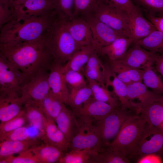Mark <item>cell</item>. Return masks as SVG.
Returning a JSON list of instances; mask_svg holds the SVG:
<instances>
[{
	"label": "cell",
	"instance_id": "cell-30",
	"mask_svg": "<svg viewBox=\"0 0 163 163\" xmlns=\"http://www.w3.org/2000/svg\"><path fill=\"white\" fill-rule=\"evenodd\" d=\"M27 123L38 129L41 137L44 134L43 123L45 117L39 105L30 100H27L23 108Z\"/></svg>",
	"mask_w": 163,
	"mask_h": 163
},
{
	"label": "cell",
	"instance_id": "cell-32",
	"mask_svg": "<svg viewBox=\"0 0 163 163\" xmlns=\"http://www.w3.org/2000/svg\"><path fill=\"white\" fill-rule=\"evenodd\" d=\"M96 50L93 52L85 65L84 74L85 77L98 83L104 84V67Z\"/></svg>",
	"mask_w": 163,
	"mask_h": 163
},
{
	"label": "cell",
	"instance_id": "cell-23",
	"mask_svg": "<svg viewBox=\"0 0 163 163\" xmlns=\"http://www.w3.org/2000/svg\"><path fill=\"white\" fill-rule=\"evenodd\" d=\"M41 140L40 138H35L24 141H0V159L31 149L40 144Z\"/></svg>",
	"mask_w": 163,
	"mask_h": 163
},
{
	"label": "cell",
	"instance_id": "cell-16",
	"mask_svg": "<svg viewBox=\"0 0 163 163\" xmlns=\"http://www.w3.org/2000/svg\"><path fill=\"white\" fill-rule=\"evenodd\" d=\"M55 8L53 0H26L14 8V18L39 17L52 12Z\"/></svg>",
	"mask_w": 163,
	"mask_h": 163
},
{
	"label": "cell",
	"instance_id": "cell-41",
	"mask_svg": "<svg viewBox=\"0 0 163 163\" xmlns=\"http://www.w3.org/2000/svg\"><path fill=\"white\" fill-rule=\"evenodd\" d=\"M63 73L66 84L71 88H80L88 86L83 75L80 71L69 70Z\"/></svg>",
	"mask_w": 163,
	"mask_h": 163
},
{
	"label": "cell",
	"instance_id": "cell-6",
	"mask_svg": "<svg viewBox=\"0 0 163 163\" xmlns=\"http://www.w3.org/2000/svg\"><path fill=\"white\" fill-rule=\"evenodd\" d=\"M25 82L23 74L0 53V98L22 97L21 87Z\"/></svg>",
	"mask_w": 163,
	"mask_h": 163
},
{
	"label": "cell",
	"instance_id": "cell-45",
	"mask_svg": "<svg viewBox=\"0 0 163 163\" xmlns=\"http://www.w3.org/2000/svg\"><path fill=\"white\" fill-rule=\"evenodd\" d=\"M109 3L123 9L129 14L140 8L136 5L132 0H105Z\"/></svg>",
	"mask_w": 163,
	"mask_h": 163
},
{
	"label": "cell",
	"instance_id": "cell-40",
	"mask_svg": "<svg viewBox=\"0 0 163 163\" xmlns=\"http://www.w3.org/2000/svg\"><path fill=\"white\" fill-rule=\"evenodd\" d=\"M57 14L67 19L74 18L75 0H53Z\"/></svg>",
	"mask_w": 163,
	"mask_h": 163
},
{
	"label": "cell",
	"instance_id": "cell-22",
	"mask_svg": "<svg viewBox=\"0 0 163 163\" xmlns=\"http://www.w3.org/2000/svg\"><path fill=\"white\" fill-rule=\"evenodd\" d=\"M133 43L134 41L131 38L122 36L97 51L99 54L107 57L109 61H116L124 56L130 45Z\"/></svg>",
	"mask_w": 163,
	"mask_h": 163
},
{
	"label": "cell",
	"instance_id": "cell-43",
	"mask_svg": "<svg viewBox=\"0 0 163 163\" xmlns=\"http://www.w3.org/2000/svg\"><path fill=\"white\" fill-rule=\"evenodd\" d=\"M0 163H41L35 157L31 149L18 154L0 159Z\"/></svg>",
	"mask_w": 163,
	"mask_h": 163
},
{
	"label": "cell",
	"instance_id": "cell-35",
	"mask_svg": "<svg viewBox=\"0 0 163 163\" xmlns=\"http://www.w3.org/2000/svg\"><path fill=\"white\" fill-rule=\"evenodd\" d=\"M105 0H75L74 18L93 15Z\"/></svg>",
	"mask_w": 163,
	"mask_h": 163
},
{
	"label": "cell",
	"instance_id": "cell-20",
	"mask_svg": "<svg viewBox=\"0 0 163 163\" xmlns=\"http://www.w3.org/2000/svg\"><path fill=\"white\" fill-rule=\"evenodd\" d=\"M129 14L130 38L133 40L134 43L157 29L152 23L144 18L141 8Z\"/></svg>",
	"mask_w": 163,
	"mask_h": 163
},
{
	"label": "cell",
	"instance_id": "cell-5",
	"mask_svg": "<svg viewBox=\"0 0 163 163\" xmlns=\"http://www.w3.org/2000/svg\"><path fill=\"white\" fill-rule=\"evenodd\" d=\"M136 114H138L120 106L101 119L92 122L103 148L107 147L114 139L124 122Z\"/></svg>",
	"mask_w": 163,
	"mask_h": 163
},
{
	"label": "cell",
	"instance_id": "cell-4",
	"mask_svg": "<svg viewBox=\"0 0 163 163\" xmlns=\"http://www.w3.org/2000/svg\"><path fill=\"white\" fill-rule=\"evenodd\" d=\"M145 123L139 114L129 117L123 123L114 139L105 148L118 152L129 160L134 158Z\"/></svg>",
	"mask_w": 163,
	"mask_h": 163
},
{
	"label": "cell",
	"instance_id": "cell-36",
	"mask_svg": "<svg viewBox=\"0 0 163 163\" xmlns=\"http://www.w3.org/2000/svg\"><path fill=\"white\" fill-rule=\"evenodd\" d=\"M92 96L91 89L89 86L78 88H71L66 104L72 110L76 109Z\"/></svg>",
	"mask_w": 163,
	"mask_h": 163
},
{
	"label": "cell",
	"instance_id": "cell-18",
	"mask_svg": "<svg viewBox=\"0 0 163 163\" xmlns=\"http://www.w3.org/2000/svg\"><path fill=\"white\" fill-rule=\"evenodd\" d=\"M127 90L129 100L139 109L159 100L163 95L149 90L142 82L127 85Z\"/></svg>",
	"mask_w": 163,
	"mask_h": 163
},
{
	"label": "cell",
	"instance_id": "cell-48",
	"mask_svg": "<svg viewBox=\"0 0 163 163\" xmlns=\"http://www.w3.org/2000/svg\"><path fill=\"white\" fill-rule=\"evenodd\" d=\"M147 17L150 21L152 23L158 30L163 33V16L156 14L153 15L148 13Z\"/></svg>",
	"mask_w": 163,
	"mask_h": 163
},
{
	"label": "cell",
	"instance_id": "cell-1",
	"mask_svg": "<svg viewBox=\"0 0 163 163\" xmlns=\"http://www.w3.org/2000/svg\"><path fill=\"white\" fill-rule=\"evenodd\" d=\"M0 53L23 74L25 83L42 72L49 71L54 61L43 36L33 41L0 44Z\"/></svg>",
	"mask_w": 163,
	"mask_h": 163
},
{
	"label": "cell",
	"instance_id": "cell-9",
	"mask_svg": "<svg viewBox=\"0 0 163 163\" xmlns=\"http://www.w3.org/2000/svg\"><path fill=\"white\" fill-rule=\"evenodd\" d=\"M163 153V130L145 123L135 158L138 159L146 154Z\"/></svg>",
	"mask_w": 163,
	"mask_h": 163
},
{
	"label": "cell",
	"instance_id": "cell-14",
	"mask_svg": "<svg viewBox=\"0 0 163 163\" xmlns=\"http://www.w3.org/2000/svg\"><path fill=\"white\" fill-rule=\"evenodd\" d=\"M60 17L79 47L95 45L90 25L85 19L81 17L69 20Z\"/></svg>",
	"mask_w": 163,
	"mask_h": 163
},
{
	"label": "cell",
	"instance_id": "cell-24",
	"mask_svg": "<svg viewBox=\"0 0 163 163\" xmlns=\"http://www.w3.org/2000/svg\"><path fill=\"white\" fill-rule=\"evenodd\" d=\"M138 114L144 118L146 124L160 128L163 122V94L159 100L141 108Z\"/></svg>",
	"mask_w": 163,
	"mask_h": 163
},
{
	"label": "cell",
	"instance_id": "cell-51",
	"mask_svg": "<svg viewBox=\"0 0 163 163\" xmlns=\"http://www.w3.org/2000/svg\"><path fill=\"white\" fill-rule=\"evenodd\" d=\"M160 128L163 130V122L160 126Z\"/></svg>",
	"mask_w": 163,
	"mask_h": 163
},
{
	"label": "cell",
	"instance_id": "cell-42",
	"mask_svg": "<svg viewBox=\"0 0 163 163\" xmlns=\"http://www.w3.org/2000/svg\"><path fill=\"white\" fill-rule=\"evenodd\" d=\"M29 128L23 126L0 136V141L5 140L24 141L34 138Z\"/></svg>",
	"mask_w": 163,
	"mask_h": 163
},
{
	"label": "cell",
	"instance_id": "cell-3",
	"mask_svg": "<svg viewBox=\"0 0 163 163\" xmlns=\"http://www.w3.org/2000/svg\"><path fill=\"white\" fill-rule=\"evenodd\" d=\"M43 36L53 60L63 66L80 48L68 30L62 19L57 14Z\"/></svg>",
	"mask_w": 163,
	"mask_h": 163
},
{
	"label": "cell",
	"instance_id": "cell-15",
	"mask_svg": "<svg viewBox=\"0 0 163 163\" xmlns=\"http://www.w3.org/2000/svg\"><path fill=\"white\" fill-rule=\"evenodd\" d=\"M105 85L107 88L111 87L114 94L118 99L121 107L129 110L138 114L139 108L129 100L127 94V85L120 80L109 66L104 68Z\"/></svg>",
	"mask_w": 163,
	"mask_h": 163
},
{
	"label": "cell",
	"instance_id": "cell-17",
	"mask_svg": "<svg viewBox=\"0 0 163 163\" xmlns=\"http://www.w3.org/2000/svg\"><path fill=\"white\" fill-rule=\"evenodd\" d=\"M62 66L60 63L54 61L49 71L48 80L53 94L66 104L69 91L62 70Z\"/></svg>",
	"mask_w": 163,
	"mask_h": 163
},
{
	"label": "cell",
	"instance_id": "cell-7",
	"mask_svg": "<svg viewBox=\"0 0 163 163\" xmlns=\"http://www.w3.org/2000/svg\"><path fill=\"white\" fill-rule=\"evenodd\" d=\"M93 15L125 37L130 38L129 14L125 10L105 2Z\"/></svg>",
	"mask_w": 163,
	"mask_h": 163
},
{
	"label": "cell",
	"instance_id": "cell-44",
	"mask_svg": "<svg viewBox=\"0 0 163 163\" xmlns=\"http://www.w3.org/2000/svg\"><path fill=\"white\" fill-rule=\"evenodd\" d=\"M141 8H143L148 13L155 15L163 12V0H132Z\"/></svg>",
	"mask_w": 163,
	"mask_h": 163
},
{
	"label": "cell",
	"instance_id": "cell-31",
	"mask_svg": "<svg viewBox=\"0 0 163 163\" xmlns=\"http://www.w3.org/2000/svg\"><path fill=\"white\" fill-rule=\"evenodd\" d=\"M39 105L44 117L55 122L65 104L55 96L50 90Z\"/></svg>",
	"mask_w": 163,
	"mask_h": 163
},
{
	"label": "cell",
	"instance_id": "cell-38",
	"mask_svg": "<svg viewBox=\"0 0 163 163\" xmlns=\"http://www.w3.org/2000/svg\"><path fill=\"white\" fill-rule=\"evenodd\" d=\"M93 152L89 148L81 150H70L65 153L59 163H88Z\"/></svg>",
	"mask_w": 163,
	"mask_h": 163
},
{
	"label": "cell",
	"instance_id": "cell-50",
	"mask_svg": "<svg viewBox=\"0 0 163 163\" xmlns=\"http://www.w3.org/2000/svg\"><path fill=\"white\" fill-rule=\"evenodd\" d=\"M26 0H0L1 2L12 9H14V7L18 5H21Z\"/></svg>",
	"mask_w": 163,
	"mask_h": 163
},
{
	"label": "cell",
	"instance_id": "cell-26",
	"mask_svg": "<svg viewBox=\"0 0 163 163\" xmlns=\"http://www.w3.org/2000/svg\"><path fill=\"white\" fill-rule=\"evenodd\" d=\"M26 100L22 96L0 98V123L7 121L19 114L23 110Z\"/></svg>",
	"mask_w": 163,
	"mask_h": 163
},
{
	"label": "cell",
	"instance_id": "cell-2",
	"mask_svg": "<svg viewBox=\"0 0 163 163\" xmlns=\"http://www.w3.org/2000/svg\"><path fill=\"white\" fill-rule=\"evenodd\" d=\"M56 16L54 10L34 18L15 17L0 28V44L37 40L41 38Z\"/></svg>",
	"mask_w": 163,
	"mask_h": 163
},
{
	"label": "cell",
	"instance_id": "cell-47",
	"mask_svg": "<svg viewBox=\"0 0 163 163\" xmlns=\"http://www.w3.org/2000/svg\"><path fill=\"white\" fill-rule=\"evenodd\" d=\"M137 163H160L162 160L160 155L156 154H149L144 155L138 158Z\"/></svg>",
	"mask_w": 163,
	"mask_h": 163
},
{
	"label": "cell",
	"instance_id": "cell-10",
	"mask_svg": "<svg viewBox=\"0 0 163 163\" xmlns=\"http://www.w3.org/2000/svg\"><path fill=\"white\" fill-rule=\"evenodd\" d=\"M49 71L42 72L25 83L21 87L22 96L39 104L51 90L48 80Z\"/></svg>",
	"mask_w": 163,
	"mask_h": 163
},
{
	"label": "cell",
	"instance_id": "cell-11",
	"mask_svg": "<svg viewBox=\"0 0 163 163\" xmlns=\"http://www.w3.org/2000/svg\"><path fill=\"white\" fill-rule=\"evenodd\" d=\"M124 56L116 61L132 68L144 69L155 64L159 53L150 52L140 46L133 43Z\"/></svg>",
	"mask_w": 163,
	"mask_h": 163
},
{
	"label": "cell",
	"instance_id": "cell-46",
	"mask_svg": "<svg viewBox=\"0 0 163 163\" xmlns=\"http://www.w3.org/2000/svg\"><path fill=\"white\" fill-rule=\"evenodd\" d=\"M14 18V9L0 2V28Z\"/></svg>",
	"mask_w": 163,
	"mask_h": 163
},
{
	"label": "cell",
	"instance_id": "cell-52",
	"mask_svg": "<svg viewBox=\"0 0 163 163\" xmlns=\"http://www.w3.org/2000/svg\"><path fill=\"white\" fill-rule=\"evenodd\" d=\"M156 14H159V15H163V12L162 13H157Z\"/></svg>",
	"mask_w": 163,
	"mask_h": 163
},
{
	"label": "cell",
	"instance_id": "cell-21",
	"mask_svg": "<svg viewBox=\"0 0 163 163\" xmlns=\"http://www.w3.org/2000/svg\"><path fill=\"white\" fill-rule=\"evenodd\" d=\"M65 105L56 118L55 123L70 143L78 131L79 123L72 111L67 108Z\"/></svg>",
	"mask_w": 163,
	"mask_h": 163
},
{
	"label": "cell",
	"instance_id": "cell-28",
	"mask_svg": "<svg viewBox=\"0 0 163 163\" xmlns=\"http://www.w3.org/2000/svg\"><path fill=\"white\" fill-rule=\"evenodd\" d=\"M31 149L41 163H59L65 152L58 148L43 142Z\"/></svg>",
	"mask_w": 163,
	"mask_h": 163
},
{
	"label": "cell",
	"instance_id": "cell-25",
	"mask_svg": "<svg viewBox=\"0 0 163 163\" xmlns=\"http://www.w3.org/2000/svg\"><path fill=\"white\" fill-rule=\"evenodd\" d=\"M109 62V67L118 78L126 85L142 82L144 70L130 67L117 61Z\"/></svg>",
	"mask_w": 163,
	"mask_h": 163
},
{
	"label": "cell",
	"instance_id": "cell-29",
	"mask_svg": "<svg viewBox=\"0 0 163 163\" xmlns=\"http://www.w3.org/2000/svg\"><path fill=\"white\" fill-rule=\"evenodd\" d=\"M86 78L88 86L91 90L92 97L95 99L106 103L114 107L120 106L117 97L109 91L104 84L100 83L87 77Z\"/></svg>",
	"mask_w": 163,
	"mask_h": 163
},
{
	"label": "cell",
	"instance_id": "cell-34",
	"mask_svg": "<svg viewBox=\"0 0 163 163\" xmlns=\"http://www.w3.org/2000/svg\"><path fill=\"white\" fill-rule=\"evenodd\" d=\"M130 160L120 153L103 149L99 152H94L91 155L88 163H128Z\"/></svg>",
	"mask_w": 163,
	"mask_h": 163
},
{
	"label": "cell",
	"instance_id": "cell-39",
	"mask_svg": "<svg viewBox=\"0 0 163 163\" xmlns=\"http://www.w3.org/2000/svg\"><path fill=\"white\" fill-rule=\"evenodd\" d=\"M27 123V121L23 109L13 118L0 123V136L24 126Z\"/></svg>",
	"mask_w": 163,
	"mask_h": 163
},
{
	"label": "cell",
	"instance_id": "cell-19",
	"mask_svg": "<svg viewBox=\"0 0 163 163\" xmlns=\"http://www.w3.org/2000/svg\"><path fill=\"white\" fill-rule=\"evenodd\" d=\"M44 134L41 138L43 142L53 146L66 153L69 150V142L53 121L45 117Z\"/></svg>",
	"mask_w": 163,
	"mask_h": 163
},
{
	"label": "cell",
	"instance_id": "cell-27",
	"mask_svg": "<svg viewBox=\"0 0 163 163\" xmlns=\"http://www.w3.org/2000/svg\"><path fill=\"white\" fill-rule=\"evenodd\" d=\"M97 49L96 46L93 44L80 47L62 66V72L63 73L69 70L80 71L87 63L92 53Z\"/></svg>",
	"mask_w": 163,
	"mask_h": 163
},
{
	"label": "cell",
	"instance_id": "cell-12",
	"mask_svg": "<svg viewBox=\"0 0 163 163\" xmlns=\"http://www.w3.org/2000/svg\"><path fill=\"white\" fill-rule=\"evenodd\" d=\"M83 18L87 20L90 25L97 50L110 44L119 37H125L93 15Z\"/></svg>",
	"mask_w": 163,
	"mask_h": 163
},
{
	"label": "cell",
	"instance_id": "cell-49",
	"mask_svg": "<svg viewBox=\"0 0 163 163\" xmlns=\"http://www.w3.org/2000/svg\"><path fill=\"white\" fill-rule=\"evenodd\" d=\"M155 64V69L163 77V53L158 54Z\"/></svg>",
	"mask_w": 163,
	"mask_h": 163
},
{
	"label": "cell",
	"instance_id": "cell-33",
	"mask_svg": "<svg viewBox=\"0 0 163 163\" xmlns=\"http://www.w3.org/2000/svg\"><path fill=\"white\" fill-rule=\"evenodd\" d=\"M133 43L153 53H163V33L157 29Z\"/></svg>",
	"mask_w": 163,
	"mask_h": 163
},
{
	"label": "cell",
	"instance_id": "cell-13",
	"mask_svg": "<svg viewBox=\"0 0 163 163\" xmlns=\"http://www.w3.org/2000/svg\"><path fill=\"white\" fill-rule=\"evenodd\" d=\"M116 108L95 100L92 96L80 107L72 111L78 119L93 122L104 117Z\"/></svg>",
	"mask_w": 163,
	"mask_h": 163
},
{
	"label": "cell",
	"instance_id": "cell-37",
	"mask_svg": "<svg viewBox=\"0 0 163 163\" xmlns=\"http://www.w3.org/2000/svg\"><path fill=\"white\" fill-rule=\"evenodd\" d=\"M144 70L142 80L144 84L152 91L163 94V81L152 66Z\"/></svg>",
	"mask_w": 163,
	"mask_h": 163
},
{
	"label": "cell",
	"instance_id": "cell-8",
	"mask_svg": "<svg viewBox=\"0 0 163 163\" xmlns=\"http://www.w3.org/2000/svg\"><path fill=\"white\" fill-rule=\"evenodd\" d=\"M78 119L79 123V128L70 142L69 150H81L89 148L94 152L101 151L104 148L92 122Z\"/></svg>",
	"mask_w": 163,
	"mask_h": 163
}]
</instances>
